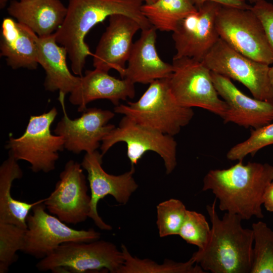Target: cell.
<instances>
[{
    "label": "cell",
    "instance_id": "cell-1",
    "mask_svg": "<svg viewBox=\"0 0 273 273\" xmlns=\"http://www.w3.org/2000/svg\"><path fill=\"white\" fill-rule=\"evenodd\" d=\"M143 0H69L64 20L54 33L57 42L64 47L74 74L82 76L85 59L92 54L85 37L91 29L113 14L136 20L142 29L151 25L141 12Z\"/></svg>",
    "mask_w": 273,
    "mask_h": 273
},
{
    "label": "cell",
    "instance_id": "cell-2",
    "mask_svg": "<svg viewBox=\"0 0 273 273\" xmlns=\"http://www.w3.org/2000/svg\"><path fill=\"white\" fill-rule=\"evenodd\" d=\"M273 180V166L243 161L226 169L209 170L203 179V191L211 190L222 211L239 215L242 219L263 217V196Z\"/></svg>",
    "mask_w": 273,
    "mask_h": 273
},
{
    "label": "cell",
    "instance_id": "cell-3",
    "mask_svg": "<svg viewBox=\"0 0 273 273\" xmlns=\"http://www.w3.org/2000/svg\"><path fill=\"white\" fill-rule=\"evenodd\" d=\"M216 200L206 206L212 224L210 240L191 258L204 271L212 273L250 272L253 231L242 227L239 215L226 212L220 219L216 211Z\"/></svg>",
    "mask_w": 273,
    "mask_h": 273
},
{
    "label": "cell",
    "instance_id": "cell-4",
    "mask_svg": "<svg viewBox=\"0 0 273 273\" xmlns=\"http://www.w3.org/2000/svg\"><path fill=\"white\" fill-rule=\"evenodd\" d=\"M114 110L138 123L173 136L190 123L194 115L192 108L177 102L168 78L152 81L138 101L119 104Z\"/></svg>",
    "mask_w": 273,
    "mask_h": 273
},
{
    "label": "cell",
    "instance_id": "cell-5",
    "mask_svg": "<svg viewBox=\"0 0 273 273\" xmlns=\"http://www.w3.org/2000/svg\"><path fill=\"white\" fill-rule=\"evenodd\" d=\"M124 263L122 251L113 243L103 240L68 242L40 259L36 268L41 271L83 273L104 269L118 273Z\"/></svg>",
    "mask_w": 273,
    "mask_h": 273
},
{
    "label": "cell",
    "instance_id": "cell-6",
    "mask_svg": "<svg viewBox=\"0 0 273 273\" xmlns=\"http://www.w3.org/2000/svg\"><path fill=\"white\" fill-rule=\"evenodd\" d=\"M57 114V109L53 107L41 115H31L23 134L17 138L9 137L5 146L9 154L17 161L28 162L34 172L54 170L59 152L65 149L63 138L51 131Z\"/></svg>",
    "mask_w": 273,
    "mask_h": 273
},
{
    "label": "cell",
    "instance_id": "cell-7",
    "mask_svg": "<svg viewBox=\"0 0 273 273\" xmlns=\"http://www.w3.org/2000/svg\"><path fill=\"white\" fill-rule=\"evenodd\" d=\"M173 71L168 78L171 92L177 102L185 107H199L224 116L228 105L219 98L211 71L203 62L193 58L173 59Z\"/></svg>",
    "mask_w": 273,
    "mask_h": 273
},
{
    "label": "cell",
    "instance_id": "cell-8",
    "mask_svg": "<svg viewBox=\"0 0 273 273\" xmlns=\"http://www.w3.org/2000/svg\"><path fill=\"white\" fill-rule=\"evenodd\" d=\"M216 27L220 38L244 56L270 65L273 55L263 26L250 9L221 5Z\"/></svg>",
    "mask_w": 273,
    "mask_h": 273
},
{
    "label": "cell",
    "instance_id": "cell-9",
    "mask_svg": "<svg viewBox=\"0 0 273 273\" xmlns=\"http://www.w3.org/2000/svg\"><path fill=\"white\" fill-rule=\"evenodd\" d=\"M202 61L211 71L243 84L254 98L273 101L269 65L244 56L221 38Z\"/></svg>",
    "mask_w": 273,
    "mask_h": 273
},
{
    "label": "cell",
    "instance_id": "cell-10",
    "mask_svg": "<svg viewBox=\"0 0 273 273\" xmlns=\"http://www.w3.org/2000/svg\"><path fill=\"white\" fill-rule=\"evenodd\" d=\"M124 142L127 156L131 166L148 151L158 154L163 159L167 174H170L177 165V143L173 136L138 123L124 116L118 126L115 127L102 140L100 147L104 156L115 144Z\"/></svg>",
    "mask_w": 273,
    "mask_h": 273
},
{
    "label": "cell",
    "instance_id": "cell-11",
    "mask_svg": "<svg viewBox=\"0 0 273 273\" xmlns=\"http://www.w3.org/2000/svg\"><path fill=\"white\" fill-rule=\"evenodd\" d=\"M44 201L41 199L35 205L27 217L22 252L40 260L64 243L88 242L100 238V233L93 229H73L57 216L48 213Z\"/></svg>",
    "mask_w": 273,
    "mask_h": 273
},
{
    "label": "cell",
    "instance_id": "cell-12",
    "mask_svg": "<svg viewBox=\"0 0 273 273\" xmlns=\"http://www.w3.org/2000/svg\"><path fill=\"white\" fill-rule=\"evenodd\" d=\"M82 168L76 161H68L54 191L43 202L50 213L66 223L76 224L88 217L91 198Z\"/></svg>",
    "mask_w": 273,
    "mask_h": 273
},
{
    "label": "cell",
    "instance_id": "cell-13",
    "mask_svg": "<svg viewBox=\"0 0 273 273\" xmlns=\"http://www.w3.org/2000/svg\"><path fill=\"white\" fill-rule=\"evenodd\" d=\"M65 96L59 93L58 100L63 116L54 130L55 134L62 136L65 149L74 154L96 151L100 146V142L115 127L114 125L108 123L114 117V113L89 108H86L80 117L70 119L65 109Z\"/></svg>",
    "mask_w": 273,
    "mask_h": 273
},
{
    "label": "cell",
    "instance_id": "cell-14",
    "mask_svg": "<svg viewBox=\"0 0 273 273\" xmlns=\"http://www.w3.org/2000/svg\"><path fill=\"white\" fill-rule=\"evenodd\" d=\"M220 6L206 2L178 23L172 35L176 50L173 59L203 60L220 38L215 20Z\"/></svg>",
    "mask_w": 273,
    "mask_h": 273
},
{
    "label": "cell",
    "instance_id": "cell-15",
    "mask_svg": "<svg viewBox=\"0 0 273 273\" xmlns=\"http://www.w3.org/2000/svg\"><path fill=\"white\" fill-rule=\"evenodd\" d=\"M103 156L97 150L86 153L81 165L87 173L91 193L88 217L93 219L101 230L110 231L112 226L105 223L98 213L99 201L105 196L111 195L118 203L125 204L131 194L137 189L138 185L133 177L134 166H131L129 171L119 175L110 174L102 168Z\"/></svg>",
    "mask_w": 273,
    "mask_h": 273
},
{
    "label": "cell",
    "instance_id": "cell-16",
    "mask_svg": "<svg viewBox=\"0 0 273 273\" xmlns=\"http://www.w3.org/2000/svg\"><path fill=\"white\" fill-rule=\"evenodd\" d=\"M109 22L93 55V65L107 72L112 69L116 70L124 78L133 37L142 28L136 20L123 14L111 15Z\"/></svg>",
    "mask_w": 273,
    "mask_h": 273
},
{
    "label": "cell",
    "instance_id": "cell-17",
    "mask_svg": "<svg viewBox=\"0 0 273 273\" xmlns=\"http://www.w3.org/2000/svg\"><path fill=\"white\" fill-rule=\"evenodd\" d=\"M211 76L218 94L228 107L222 118L224 123L231 122L255 129L273 121V101L249 97L229 78L212 71Z\"/></svg>",
    "mask_w": 273,
    "mask_h": 273
},
{
    "label": "cell",
    "instance_id": "cell-18",
    "mask_svg": "<svg viewBox=\"0 0 273 273\" xmlns=\"http://www.w3.org/2000/svg\"><path fill=\"white\" fill-rule=\"evenodd\" d=\"M140 38L133 42L127 61L124 78L135 84H150L152 81L170 76L172 64L164 62L156 47L157 29L153 26L141 30Z\"/></svg>",
    "mask_w": 273,
    "mask_h": 273
},
{
    "label": "cell",
    "instance_id": "cell-19",
    "mask_svg": "<svg viewBox=\"0 0 273 273\" xmlns=\"http://www.w3.org/2000/svg\"><path fill=\"white\" fill-rule=\"evenodd\" d=\"M134 95V84L131 81L116 78L107 72L95 68L85 71L78 86L70 94L69 100L78 106L79 112H83L92 101L106 99L117 106L120 101L133 98Z\"/></svg>",
    "mask_w": 273,
    "mask_h": 273
},
{
    "label": "cell",
    "instance_id": "cell-20",
    "mask_svg": "<svg viewBox=\"0 0 273 273\" xmlns=\"http://www.w3.org/2000/svg\"><path fill=\"white\" fill-rule=\"evenodd\" d=\"M7 11L39 37H44L54 33L61 26L67 7L60 0H12Z\"/></svg>",
    "mask_w": 273,
    "mask_h": 273
},
{
    "label": "cell",
    "instance_id": "cell-21",
    "mask_svg": "<svg viewBox=\"0 0 273 273\" xmlns=\"http://www.w3.org/2000/svg\"><path fill=\"white\" fill-rule=\"evenodd\" d=\"M38 36L27 26L11 18H5L2 24L1 56L13 69H35L37 61Z\"/></svg>",
    "mask_w": 273,
    "mask_h": 273
},
{
    "label": "cell",
    "instance_id": "cell-22",
    "mask_svg": "<svg viewBox=\"0 0 273 273\" xmlns=\"http://www.w3.org/2000/svg\"><path fill=\"white\" fill-rule=\"evenodd\" d=\"M37 61L46 72L44 87L46 90L65 95L71 93L79 85L81 76L73 75L66 62L68 55L65 48L59 46L54 33L38 37Z\"/></svg>",
    "mask_w": 273,
    "mask_h": 273
},
{
    "label": "cell",
    "instance_id": "cell-23",
    "mask_svg": "<svg viewBox=\"0 0 273 273\" xmlns=\"http://www.w3.org/2000/svg\"><path fill=\"white\" fill-rule=\"evenodd\" d=\"M23 172L18 161L11 155L0 166V222L27 228V218L33 207L41 200L27 203L15 199L11 195L12 183L21 178Z\"/></svg>",
    "mask_w": 273,
    "mask_h": 273
},
{
    "label": "cell",
    "instance_id": "cell-24",
    "mask_svg": "<svg viewBox=\"0 0 273 273\" xmlns=\"http://www.w3.org/2000/svg\"><path fill=\"white\" fill-rule=\"evenodd\" d=\"M197 10L191 0H157L141 7L142 14L152 26L167 32H173L181 20Z\"/></svg>",
    "mask_w": 273,
    "mask_h": 273
},
{
    "label": "cell",
    "instance_id": "cell-25",
    "mask_svg": "<svg viewBox=\"0 0 273 273\" xmlns=\"http://www.w3.org/2000/svg\"><path fill=\"white\" fill-rule=\"evenodd\" d=\"M121 251L124 263L118 273H204L202 267L191 258L185 262H178L165 259L159 264L150 259H140L129 253L122 244Z\"/></svg>",
    "mask_w": 273,
    "mask_h": 273
},
{
    "label": "cell",
    "instance_id": "cell-26",
    "mask_svg": "<svg viewBox=\"0 0 273 273\" xmlns=\"http://www.w3.org/2000/svg\"><path fill=\"white\" fill-rule=\"evenodd\" d=\"M254 246L250 273H273V231L258 221L252 225Z\"/></svg>",
    "mask_w": 273,
    "mask_h": 273
},
{
    "label": "cell",
    "instance_id": "cell-27",
    "mask_svg": "<svg viewBox=\"0 0 273 273\" xmlns=\"http://www.w3.org/2000/svg\"><path fill=\"white\" fill-rule=\"evenodd\" d=\"M26 229L0 222V273H6L18 259L17 252L22 250Z\"/></svg>",
    "mask_w": 273,
    "mask_h": 273
},
{
    "label": "cell",
    "instance_id": "cell-28",
    "mask_svg": "<svg viewBox=\"0 0 273 273\" xmlns=\"http://www.w3.org/2000/svg\"><path fill=\"white\" fill-rule=\"evenodd\" d=\"M187 210L183 203L176 199L160 203L157 206L156 221L160 237L178 235Z\"/></svg>",
    "mask_w": 273,
    "mask_h": 273
},
{
    "label": "cell",
    "instance_id": "cell-29",
    "mask_svg": "<svg viewBox=\"0 0 273 273\" xmlns=\"http://www.w3.org/2000/svg\"><path fill=\"white\" fill-rule=\"evenodd\" d=\"M273 145V123L251 129L250 135L243 142L232 147L226 154L231 161H243L247 155L254 156L260 149Z\"/></svg>",
    "mask_w": 273,
    "mask_h": 273
},
{
    "label": "cell",
    "instance_id": "cell-30",
    "mask_svg": "<svg viewBox=\"0 0 273 273\" xmlns=\"http://www.w3.org/2000/svg\"><path fill=\"white\" fill-rule=\"evenodd\" d=\"M211 233V229L202 214L187 210L178 235L187 243L197 246L198 249H203L208 244Z\"/></svg>",
    "mask_w": 273,
    "mask_h": 273
},
{
    "label": "cell",
    "instance_id": "cell-31",
    "mask_svg": "<svg viewBox=\"0 0 273 273\" xmlns=\"http://www.w3.org/2000/svg\"><path fill=\"white\" fill-rule=\"evenodd\" d=\"M251 9L260 20L273 55V4L260 0Z\"/></svg>",
    "mask_w": 273,
    "mask_h": 273
},
{
    "label": "cell",
    "instance_id": "cell-32",
    "mask_svg": "<svg viewBox=\"0 0 273 273\" xmlns=\"http://www.w3.org/2000/svg\"><path fill=\"white\" fill-rule=\"evenodd\" d=\"M197 8L208 2L217 3L220 5L239 8L250 9L252 5L248 4L245 0H191Z\"/></svg>",
    "mask_w": 273,
    "mask_h": 273
},
{
    "label": "cell",
    "instance_id": "cell-33",
    "mask_svg": "<svg viewBox=\"0 0 273 273\" xmlns=\"http://www.w3.org/2000/svg\"><path fill=\"white\" fill-rule=\"evenodd\" d=\"M263 205L267 211L273 212V180L268 185L264 191Z\"/></svg>",
    "mask_w": 273,
    "mask_h": 273
},
{
    "label": "cell",
    "instance_id": "cell-34",
    "mask_svg": "<svg viewBox=\"0 0 273 273\" xmlns=\"http://www.w3.org/2000/svg\"><path fill=\"white\" fill-rule=\"evenodd\" d=\"M269 77L270 83L273 88V65L270 67L269 68Z\"/></svg>",
    "mask_w": 273,
    "mask_h": 273
},
{
    "label": "cell",
    "instance_id": "cell-35",
    "mask_svg": "<svg viewBox=\"0 0 273 273\" xmlns=\"http://www.w3.org/2000/svg\"><path fill=\"white\" fill-rule=\"evenodd\" d=\"M8 1V0H0V8L1 9L5 7Z\"/></svg>",
    "mask_w": 273,
    "mask_h": 273
},
{
    "label": "cell",
    "instance_id": "cell-36",
    "mask_svg": "<svg viewBox=\"0 0 273 273\" xmlns=\"http://www.w3.org/2000/svg\"><path fill=\"white\" fill-rule=\"evenodd\" d=\"M247 3L248 2L250 3L252 5L256 4L258 2L260 1V0H245Z\"/></svg>",
    "mask_w": 273,
    "mask_h": 273
},
{
    "label": "cell",
    "instance_id": "cell-37",
    "mask_svg": "<svg viewBox=\"0 0 273 273\" xmlns=\"http://www.w3.org/2000/svg\"><path fill=\"white\" fill-rule=\"evenodd\" d=\"M156 1L157 0H143V1H144L145 3V4H150L153 3Z\"/></svg>",
    "mask_w": 273,
    "mask_h": 273
}]
</instances>
